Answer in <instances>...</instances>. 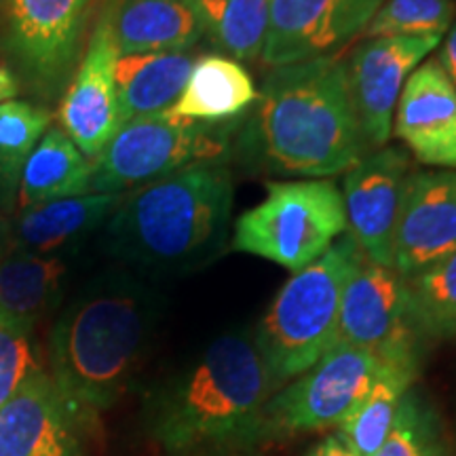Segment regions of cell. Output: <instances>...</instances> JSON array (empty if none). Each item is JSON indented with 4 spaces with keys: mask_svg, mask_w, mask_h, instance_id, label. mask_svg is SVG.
<instances>
[{
    "mask_svg": "<svg viewBox=\"0 0 456 456\" xmlns=\"http://www.w3.org/2000/svg\"><path fill=\"white\" fill-rule=\"evenodd\" d=\"M393 134L419 163L456 169V89L437 57L423 61L403 85Z\"/></svg>",
    "mask_w": 456,
    "mask_h": 456,
    "instance_id": "cell-17",
    "label": "cell"
},
{
    "mask_svg": "<svg viewBox=\"0 0 456 456\" xmlns=\"http://www.w3.org/2000/svg\"><path fill=\"white\" fill-rule=\"evenodd\" d=\"M363 258L355 239L345 232L322 258L294 273L279 289L254 334L279 389L336 345L342 292Z\"/></svg>",
    "mask_w": 456,
    "mask_h": 456,
    "instance_id": "cell-5",
    "label": "cell"
},
{
    "mask_svg": "<svg viewBox=\"0 0 456 456\" xmlns=\"http://www.w3.org/2000/svg\"><path fill=\"white\" fill-rule=\"evenodd\" d=\"M199 17L203 34L216 47L237 61H254L262 55L269 30L271 0H188Z\"/></svg>",
    "mask_w": 456,
    "mask_h": 456,
    "instance_id": "cell-25",
    "label": "cell"
},
{
    "mask_svg": "<svg viewBox=\"0 0 456 456\" xmlns=\"http://www.w3.org/2000/svg\"><path fill=\"white\" fill-rule=\"evenodd\" d=\"M306 456H359V454L353 452V450L334 433V436H330L326 440L319 442L317 446H313L311 452Z\"/></svg>",
    "mask_w": 456,
    "mask_h": 456,
    "instance_id": "cell-32",
    "label": "cell"
},
{
    "mask_svg": "<svg viewBox=\"0 0 456 456\" xmlns=\"http://www.w3.org/2000/svg\"><path fill=\"white\" fill-rule=\"evenodd\" d=\"M91 161L61 127H49L28 159L17 192V212L55 199L89 195Z\"/></svg>",
    "mask_w": 456,
    "mask_h": 456,
    "instance_id": "cell-23",
    "label": "cell"
},
{
    "mask_svg": "<svg viewBox=\"0 0 456 456\" xmlns=\"http://www.w3.org/2000/svg\"><path fill=\"white\" fill-rule=\"evenodd\" d=\"M410 174L408 155L393 146L370 151L362 161L345 171L342 203L346 232L374 265L391 266L399 199Z\"/></svg>",
    "mask_w": 456,
    "mask_h": 456,
    "instance_id": "cell-15",
    "label": "cell"
},
{
    "mask_svg": "<svg viewBox=\"0 0 456 456\" xmlns=\"http://www.w3.org/2000/svg\"><path fill=\"white\" fill-rule=\"evenodd\" d=\"M197 55L191 51L123 55L117 61V100L121 125L167 112L180 98Z\"/></svg>",
    "mask_w": 456,
    "mask_h": 456,
    "instance_id": "cell-22",
    "label": "cell"
},
{
    "mask_svg": "<svg viewBox=\"0 0 456 456\" xmlns=\"http://www.w3.org/2000/svg\"><path fill=\"white\" fill-rule=\"evenodd\" d=\"M66 275L64 260L9 245L0 254V326L32 336L53 309Z\"/></svg>",
    "mask_w": 456,
    "mask_h": 456,
    "instance_id": "cell-18",
    "label": "cell"
},
{
    "mask_svg": "<svg viewBox=\"0 0 456 456\" xmlns=\"http://www.w3.org/2000/svg\"><path fill=\"white\" fill-rule=\"evenodd\" d=\"M374 456H446L436 414L419 393L410 389L402 399L395 425Z\"/></svg>",
    "mask_w": 456,
    "mask_h": 456,
    "instance_id": "cell-29",
    "label": "cell"
},
{
    "mask_svg": "<svg viewBox=\"0 0 456 456\" xmlns=\"http://www.w3.org/2000/svg\"><path fill=\"white\" fill-rule=\"evenodd\" d=\"M383 366L372 353L336 342L317 363L269 399L260 440L338 427L366 395Z\"/></svg>",
    "mask_w": 456,
    "mask_h": 456,
    "instance_id": "cell-10",
    "label": "cell"
},
{
    "mask_svg": "<svg viewBox=\"0 0 456 456\" xmlns=\"http://www.w3.org/2000/svg\"><path fill=\"white\" fill-rule=\"evenodd\" d=\"M37 370H41V363L30 336L0 326V408Z\"/></svg>",
    "mask_w": 456,
    "mask_h": 456,
    "instance_id": "cell-30",
    "label": "cell"
},
{
    "mask_svg": "<svg viewBox=\"0 0 456 456\" xmlns=\"http://www.w3.org/2000/svg\"><path fill=\"white\" fill-rule=\"evenodd\" d=\"M81 431L51 374L41 368L0 408V456H83Z\"/></svg>",
    "mask_w": 456,
    "mask_h": 456,
    "instance_id": "cell-16",
    "label": "cell"
},
{
    "mask_svg": "<svg viewBox=\"0 0 456 456\" xmlns=\"http://www.w3.org/2000/svg\"><path fill=\"white\" fill-rule=\"evenodd\" d=\"M121 197L94 192L21 209L11 224V245L32 254L51 256L110 218Z\"/></svg>",
    "mask_w": 456,
    "mask_h": 456,
    "instance_id": "cell-21",
    "label": "cell"
},
{
    "mask_svg": "<svg viewBox=\"0 0 456 456\" xmlns=\"http://www.w3.org/2000/svg\"><path fill=\"white\" fill-rule=\"evenodd\" d=\"M51 121L53 114L43 104L24 100L0 104V212L7 218L17 209V192L28 159Z\"/></svg>",
    "mask_w": 456,
    "mask_h": 456,
    "instance_id": "cell-26",
    "label": "cell"
},
{
    "mask_svg": "<svg viewBox=\"0 0 456 456\" xmlns=\"http://www.w3.org/2000/svg\"><path fill=\"white\" fill-rule=\"evenodd\" d=\"M258 98L252 74L232 57L199 55L178 102L169 114L197 123H228L241 118Z\"/></svg>",
    "mask_w": 456,
    "mask_h": 456,
    "instance_id": "cell-20",
    "label": "cell"
},
{
    "mask_svg": "<svg viewBox=\"0 0 456 456\" xmlns=\"http://www.w3.org/2000/svg\"><path fill=\"white\" fill-rule=\"evenodd\" d=\"M345 232V203L334 180L266 182L265 201L235 220L231 248L298 273Z\"/></svg>",
    "mask_w": 456,
    "mask_h": 456,
    "instance_id": "cell-6",
    "label": "cell"
},
{
    "mask_svg": "<svg viewBox=\"0 0 456 456\" xmlns=\"http://www.w3.org/2000/svg\"><path fill=\"white\" fill-rule=\"evenodd\" d=\"M425 340L406 279L363 258L342 292L336 342L372 353L385 366L420 372Z\"/></svg>",
    "mask_w": 456,
    "mask_h": 456,
    "instance_id": "cell-9",
    "label": "cell"
},
{
    "mask_svg": "<svg viewBox=\"0 0 456 456\" xmlns=\"http://www.w3.org/2000/svg\"><path fill=\"white\" fill-rule=\"evenodd\" d=\"M385 0H271L260 60L271 68L334 55L362 37Z\"/></svg>",
    "mask_w": 456,
    "mask_h": 456,
    "instance_id": "cell-13",
    "label": "cell"
},
{
    "mask_svg": "<svg viewBox=\"0 0 456 456\" xmlns=\"http://www.w3.org/2000/svg\"><path fill=\"white\" fill-rule=\"evenodd\" d=\"M277 391L254 334L228 332L159 387L148 399L146 425L169 454L248 448L260 442L265 408Z\"/></svg>",
    "mask_w": 456,
    "mask_h": 456,
    "instance_id": "cell-3",
    "label": "cell"
},
{
    "mask_svg": "<svg viewBox=\"0 0 456 456\" xmlns=\"http://www.w3.org/2000/svg\"><path fill=\"white\" fill-rule=\"evenodd\" d=\"M444 37L366 38L345 60L351 104L368 146H387L403 85Z\"/></svg>",
    "mask_w": 456,
    "mask_h": 456,
    "instance_id": "cell-12",
    "label": "cell"
},
{
    "mask_svg": "<svg viewBox=\"0 0 456 456\" xmlns=\"http://www.w3.org/2000/svg\"><path fill=\"white\" fill-rule=\"evenodd\" d=\"M456 17V0H385L362 38L444 37Z\"/></svg>",
    "mask_w": 456,
    "mask_h": 456,
    "instance_id": "cell-28",
    "label": "cell"
},
{
    "mask_svg": "<svg viewBox=\"0 0 456 456\" xmlns=\"http://www.w3.org/2000/svg\"><path fill=\"white\" fill-rule=\"evenodd\" d=\"M235 182L228 161H208L121 197L106 226V248L148 271L188 273L226 245Z\"/></svg>",
    "mask_w": 456,
    "mask_h": 456,
    "instance_id": "cell-4",
    "label": "cell"
},
{
    "mask_svg": "<svg viewBox=\"0 0 456 456\" xmlns=\"http://www.w3.org/2000/svg\"><path fill=\"white\" fill-rule=\"evenodd\" d=\"M118 57L112 30V0H106L57 110L60 127L89 161L121 129L114 78Z\"/></svg>",
    "mask_w": 456,
    "mask_h": 456,
    "instance_id": "cell-11",
    "label": "cell"
},
{
    "mask_svg": "<svg viewBox=\"0 0 456 456\" xmlns=\"http://www.w3.org/2000/svg\"><path fill=\"white\" fill-rule=\"evenodd\" d=\"M95 0H0V60L45 104L61 100Z\"/></svg>",
    "mask_w": 456,
    "mask_h": 456,
    "instance_id": "cell-8",
    "label": "cell"
},
{
    "mask_svg": "<svg viewBox=\"0 0 456 456\" xmlns=\"http://www.w3.org/2000/svg\"><path fill=\"white\" fill-rule=\"evenodd\" d=\"M20 81L15 78V74L11 72V68L0 60V104L3 102H9L20 94Z\"/></svg>",
    "mask_w": 456,
    "mask_h": 456,
    "instance_id": "cell-33",
    "label": "cell"
},
{
    "mask_svg": "<svg viewBox=\"0 0 456 456\" xmlns=\"http://www.w3.org/2000/svg\"><path fill=\"white\" fill-rule=\"evenodd\" d=\"M159 298L125 273L94 279L49 336L51 379L83 427L121 399L151 349Z\"/></svg>",
    "mask_w": 456,
    "mask_h": 456,
    "instance_id": "cell-2",
    "label": "cell"
},
{
    "mask_svg": "<svg viewBox=\"0 0 456 456\" xmlns=\"http://www.w3.org/2000/svg\"><path fill=\"white\" fill-rule=\"evenodd\" d=\"M209 456H249V454H237V452H224V454H209Z\"/></svg>",
    "mask_w": 456,
    "mask_h": 456,
    "instance_id": "cell-35",
    "label": "cell"
},
{
    "mask_svg": "<svg viewBox=\"0 0 456 456\" xmlns=\"http://www.w3.org/2000/svg\"><path fill=\"white\" fill-rule=\"evenodd\" d=\"M11 245V224L7 216L0 212V254Z\"/></svg>",
    "mask_w": 456,
    "mask_h": 456,
    "instance_id": "cell-34",
    "label": "cell"
},
{
    "mask_svg": "<svg viewBox=\"0 0 456 456\" xmlns=\"http://www.w3.org/2000/svg\"><path fill=\"white\" fill-rule=\"evenodd\" d=\"M437 61H440L444 70H446L448 78L452 81L454 89H456V24L450 28L448 38L442 45V51H440V57H437Z\"/></svg>",
    "mask_w": 456,
    "mask_h": 456,
    "instance_id": "cell-31",
    "label": "cell"
},
{
    "mask_svg": "<svg viewBox=\"0 0 456 456\" xmlns=\"http://www.w3.org/2000/svg\"><path fill=\"white\" fill-rule=\"evenodd\" d=\"M370 152L338 53L273 68L239 118L232 155L243 169L275 178H332Z\"/></svg>",
    "mask_w": 456,
    "mask_h": 456,
    "instance_id": "cell-1",
    "label": "cell"
},
{
    "mask_svg": "<svg viewBox=\"0 0 456 456\" xmlns=\"http://www.w3.org/2000/svg\"><path fill=\"white\" fill-rule=\"evenodd\" d=\"M118 55L191 51L203 28L188 0H112Z\"/></svg>",
    "mask_w": 456,
    "mask_h": 456,
    "instance_id": "cell-19",
    "label": "cell"
},
{
    "mask_svg": "<svg viewBox=\"0 0 456 456\" xmlns=\"http://www.w3.org/2000/svg\"><path fill=\"white\" fill-rule=\"evenodd\" d=\"M416 376L419 372L412 370L383 366L366 395L336 427V436L355 454L374 456L389 437L402 399L412 389Z\"/></svg>",
    "mask_w": 456,
    "mask_h": 456,
    "instance_id": "cell-24",
    "label": "cell"
},
{
    "mask_svg": "<svg viewBox=\"0 0 456 456\" xmlns=\"http://www.w3.org/2000/svg\"><path fill=\"white\" fill-rule=\"evenodd\" d=\"M456 252V169L412 171L403 184L391 266L410 279Z\"/></svg>",
    "mask_w": 456,
    "mask_h": 456,
    "instance_id": "cell-14",
    "label": "cell"
},
{
    "mask_svg": "<svg viewBox=\"0 0 456 456\" xmlns=\"http://www.w3.org/2000/svg\"><path fill=\"white\" fill-rule=\"evenodd\" d=\"M237 125L239 118L212 125L169 112L134 118L91 159L89 195H123L191 165L228 161Z\"/></svg>",
    "mask_w": 456,
    "mask_h": 456,
    "instance_id": "cell-7",
    "label": "cell"
},
{
    "mask_svg": "<svg viewBox=\"0 0 456 456\" xmlns=\"http://www.w3.org/2000/svg\"><path fill=\"white\" fill-rule=\"evenodd\" d=\"M406 283L427 338H456V252L406 279Z\"/></svg>",
    "mask_w": 456,
    "mask_h": 456,
    "instance_id": "cell-27",
    "label": "cell"
}]
</instances>
